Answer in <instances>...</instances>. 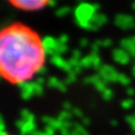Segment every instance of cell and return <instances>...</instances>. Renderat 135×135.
Wrapping results in <instances>:
<instances>
[{"instance_id": "1", "label": "cell", "mask_w": 135, "mask_h": 135, "mask_svg": "<svg viewBox=\"0 0 135 135\" xmlns=\"http://www.w3.org/2000/svg\"><path fill=\"white\" fill-rule=\"evenodd\" d=\"M45 62V47L40 35L22 23L0 31V75L19 84L29 81Z\"/></svg>"}, {"instance_id": "2", "label": "cell", "mask_w": 135, "mask_h": 135, "mask_svg": "<svg viewBox=\"0 0 135 135\" xmlns=\"http://www.w3.org/2000/svg\"><path fill=\"white\" fill-rule=\"evenodd\" d=\"M10 5L15 8H18L20 10L25 11H35L40 10L49 5L47 1H42V0H12Z\"/></svg>"}, {"instance_id": "3", "label": "cell", "mask_w": 135, "mask_h": 135, "mask_svg": "<svg viewBox=\"0 0 135 135\" xmlns=\"http://www.w3.org/2000/svg\"><path fill=\"white\" fill-rule=\"evenodd\" d=\"M2 129H3V126H2V124H1V122H0V135H3V134H2Z\"/></svg>"}]
</instances>
